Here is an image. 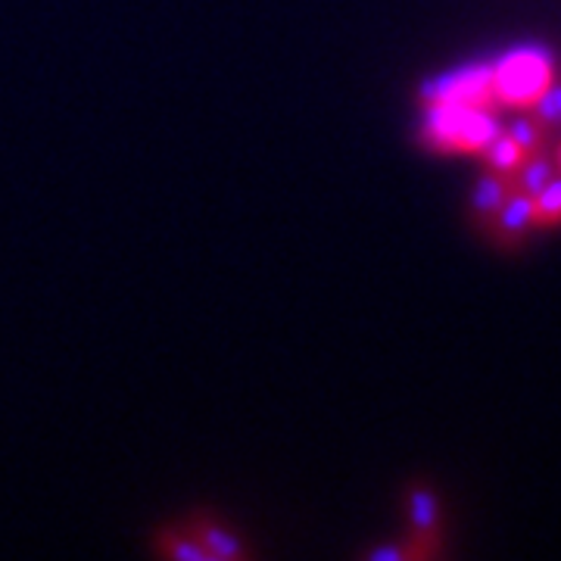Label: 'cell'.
Segmentation results:
<instances>
[{"instance_id": "1", "label": "cell", "mask_w": 561, "mask_h": 561, "mask_svg": "<svg viewBox=\"0 0 561 561\" xmlns=\"http://www.w3.org/2000/svg\"><path fill=\"white\" fill-rule=\"evenodd\" d=\"M496 135H502L500 122L493 119L486 110L459 106V103H427L424 138L440 150L483 153V147Z\"/></svg>"}, {"instance_id": "2", "label": "cell", "mask_w": 561, "mask_h": 561, "mask_svg": "<svg viewBox=\"0 0 561 561\" xmlns=\"http://www.w3.org/2000/svg\"><path fill=\"white\" fill-rule=\"evenodd\" d=\"M552 84V57L542 47H518L493 66V94L502 106H534Z\"/></svg>"}, {"instance_id": "3", "label": "cell", "mask_w": 561, "mask_h": 561, "mask_svg": "<svg viewBox=\"0 0 561 561\" xmlns=\"http://www.w3.org/2000/svg\"><path fill=\"white\" fill-rule=\"evenodd\" d=\"M421 101L459 103V106L490 110V103L496 101V94H493V69L490 66H468V69H459V72H449V76L427 81L421 88Z\"/></svg>"}, {"instance_id": "4", "label": "cell", "mask_w": 561, "mask_h": 561, "mask_svg": "<svg viewBox=\"0 0 561 561\" xmlns=\"http://www.w3.org/2000/svg\"><path fill=\"white\" fill-rule=\"evenodd\" d=\"M537 225V209H534V197L524 191H508V197L500 206V213L493 216V221L486 225L490 234L500 243L522 241L524 234Z\"/></svg>"}, {"instance_id": "5", "label": "cell", "mask_w": 561, "mask_h": 561, "mask_svg": "<svg viewBox=\"0 0 561 561\" xmlns=\"http://www.w3.org/2000/svg\"><path fill=\"white\" fill-rule=\"evenodd\" d=\"M508 191H512V179H505L500 172H486L478 181V187H474V194H471V213H474V219L481 221V225H490L493 216L500 213V206L508 197Z\"/></svg>"}, {"instance_id": "6", "label": "cell", "mask_w": 561, "mask_h": 561, "mask_svg": "<svg viewBox=\"0 0 561 561\" xmlns=\"http://www.w3.org/2000/svg\"><path fill=\"white\" fill-rule=\"evenodd\" d=\"M483 157H486V169H490V172H500L505 179H512L515 169L522 165L527 153H524L522 147L508 138V135H496V138L483 147Z\"/></svg>"}, {"instance_id": "7", "label": "cell", "mask_w": 561, "mask_h": 561, "mask_svg": "<svg viewBox=\"0 0 561 561\" xmlns=\"http://www.w3.org/2000/svg\"><path fill=\"white\" fill-rule=\"evenodd\" d=\"M549 181H552V162L546 160V157H540V153H530V157H524L522 165L515 169L512 187L530 194V197H537Z\"/></svg>"}, {"instance_id": "8", "label": "cell", "mask_w": 561, "mask_h": 561, "mask_svg": "<svg viewBox=\"0 0 561 561\" xmlns=\"http://www.w3.org/2000/svg\"><path fill=\"white\" fill-rule=\"evenodd\" d=\"M412 522L419 530L421 540H434V530H437V500L431 496V490H415L412 493Z\"/></svg>"}, {"instance_id": "9", "label": "cell", "mask_w": 561, "mask_h": 561, "mask_svg": "<svg viewBox=\"0 0 561 561\" xmlns=\"http://www.w3.org/2000/svg\"><path fill=\"white\" fill-rule=\"evenodd\" d=\"M508 138L515 140L518 147H522L524 153L530 157V153H540L542 147V125L534 116H524V119H515L508 125V131H505Z\"/></svg>"}, {"instance_id": "10", "label": "cell", "mask_w": 561, "mask_h": 561, "mask_svg": "<svg viewBox=\"0 0 561 561\" xmlns=\"http://www.w3.org/2000/svg\"><path fill=\"white\" fill-rule=\"evenodd\" d=\"M534 209H537V221L540 225H556L561 221V181H549L540 194L534 197Z\"/></svg>"}, {"instance_id": "11", "label": "cell", "mask_w": 561, "mask_h": 561, "mask_svg": "<svg viewBox=\"0 0 561 561\" xmlns=\"http://www.w3.org/2000/svg\"><path fill=\"white\" fill-rule=\"evenodd\" d=\"M534 119L546 125H561V84H549L534 103Z\"/></svg>"}, {"instance_id": "12", "label": "cell", "mask_w": 561, "mask_h": 561, "mask_svg": "<svg viewBox=\"0 0 561 561\" xmlns=\"http://www.w3.org/2000/svg\"><path fill=\"white\" fill-rule=\"evenodd\" d=\"M559 162H561V150H559Z\"/></svg>"}]
</instances>
